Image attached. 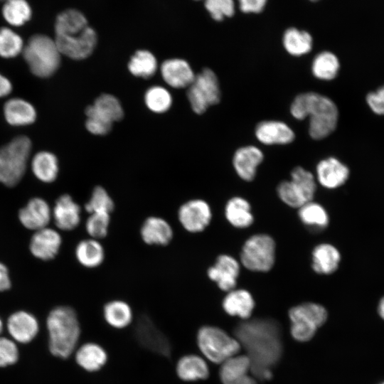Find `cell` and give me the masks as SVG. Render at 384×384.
I'll use <instances>...</instances> for the list:
<instances>
[{"label": "cell", "instance_id": "obj_1", "mask_svg": "<svg viewBox=\"0 0 384 384\" xmlns=\"http://www.w3.org/2000/svg\"><path fill=\"white\" fill-rule=\"evenodd\" d=\"M279 324L270 319H255L240 323L235 329V335L247 352L253 375L260 380H269L270 368L282 354Z\"/></svg>", "mask_w": 384, "mask_h": 384}, {"label": "cell", "instance_id": "obj_2", "mask_svg": "<svg viewBox=\"0 0 384 384\" xmlns=\"http://www.w3.org/2000/svg\"><path fill=\"white\" fill-rule=\"evenodd\" d=\"M54 40L61 54L82 60L92 53L97 35L82 13L68 9L57 16Z\"/></svg>", "mask_w": 384, "mask_h": 384}, {"label": "cell", "instance_id": "obj_3", "mask_svg": "<svg viewBox=\"0 0 384 384\" xmlns=\"http://www.w3.org/2000/svg\"><path fill=\"white\" fill-rule=\"evenodd\" d=\"M290 112L299 120L309 117V133L312 139H324L336 127L337 107L330 98L321 94L311 92L298 95L291 105Z\"/></svg>", "mask_w": 384, "mask_h": 384}, {"label": "cell", "instance_id": "obj_4", "mask_svg": "<svg viewBox=\"0 0 384 384\" xmlns=\"http://www.w3.org/2000/svg\"><path fill=\"white\" fill-rule=\"evenodd\" d=\"M49 348L55 356L67 358L75 349L80 336L78 315L70 306H58L47 318Z\"/></svg>", "mask_w": 384, "mask_h": 384}, {"label": "cell", "instance_id": "obj_5", "mask_svg": "<svg viewBox=\"0 0 384 384\" xmlns=\"http://www.w3.org/2000/svg\"><path fill=\"white\" fill-rule=\"evenodd\" d=\"M22 53L30 70L37 77H50L60 66L61 53L55 40L46 35L31 36Z\"/></svg>", "mask_w": 384, "mask_h": 384}, {"label": "cell", "instance_id": "obj_6", "mask_svg": "<svg viewBox=\"0 0 384 384\" xmlns=\"http://www.w3.org/2000/svg\"><path fill=\"white\" fill-rule=\"evenodd\" d=\"M32 144L26 136H18L0 148V183L16 186L23 176Z\"/></svg>", "mask_w": 384, "mask_h": 384}, {"label": "cell", "instance_id": "obj_7", "mask_svg": "<svg viewBox=\"0 0 384 384\" xmlns=\"http://www.w3.org/2000/svg\"><path fill=\"white\" fill-rule=\"evenodd\" d=\"M197 344L203 355L214 363H223L235 356L240 349L237 339L223 330L212 326H204L197 333Z\"/></svg>", "mask_w": 384, "mask_h": 384}, {"label": "cell", "instance_id": "obj_8", "mask_svg": "<svg viewBox=\"0 0 384 384\" xmlns=\"http://www.w3.org/2000/svg\"><path fill=\"white\" fill-rule=\"evenodd\" d=\"M291 334L299 341H307L327 319L326 309L318 304L304 303L292 307L289 311Z\"/></svg>", "mask_w": 384, "mask_h": 384}, {"label": "cell", "instance_id": "obj_9", "mask_svg": "<svg viewBox=\"0 0 384 384\" xmlns=\"http://www.w3.org/2000/svg\"><path fill=\"white\" fill-rule=\"evenodd\" d=\"M274 260L275 243L270 235H255L245 242L240 260L247 269L255 272H268L274 265Z\"/></svg>", "mask_w": 384, "mask_h": 384}, {"label": "cell", "instance_id": "obj_10", "mask_svg": "<svg viewBox=\"0 0 384 384\" xmlns=\"http://www.w3.org/2000/svg\"><path fill=\"white\" fill-rule=\"evenodd\" d=\"M188 98L193 110L202 114L207 108L219 102L220 90L216 75L209 68L203 69L196 75L188 86Z\"/></svg>", "mask_w": 384, "mask_h": 384}, {"label": "cell", "instance_id": "obj_11", "mask_svg": "<svg viewBox=\"0 0 384 384\" xmlns=\"http://www.w3.org/2000/svg\"><path fill=\"white\" fill-rule=\"evenodd\" d=\"M176 219L181 228L188 233L198 234L210 225L212 210L209 203L201 198H191L180 203Z\"/></svg>", "mask_w": 384, "mask_h": 384}, {"label": "cell", "instance_id": "obj_12", "mask_svg": "<svg viewBox=\"0 0 384 384\" xmlns=\"http://www.w3.org/2000/svg\"><path fill=\"white\" fill-rule=\"evenodd\" d=\"M139 235L146 246L165 247L173 242L175 233L166 218L159 215H149L142 220Z\"/></svg>", "mask_w": 384, "mask_h": 384}, {"label": "cell", "instance_id": "obj_13", "mask_svg": "<svg viewBox=\"0 0 384 384\" xmlns=\"http://www.w3.org/2000/svg\"><path fill=\"white\" fill-rule=\"evenodd\" d=\"M137 341L145 348L164 356H169L171 346L169 338L147 317H142L135 328Z\"/></svg>", "mask_w": 384, "mask_h": 384}, {"label": "cell", "instance_id": "obj_14", "mask_svg": "<svg viewBox=\"0 0 384 384\" xmlns=\"http://www.w3.org/2000/svg\"><path fill=\"white\" fill-rule=\"evenodd\" d=\"M82 208L69 194H63L56 200L52 216L56 227L61 230L71 231L82 221Z\"/></svg>", "mask_w": 384, "mask_h": 384}, {"label": "cell", "instance_id": "obj_15", "mask_svg": "<svg viewBox=\"0 0 384 384\" xmlns=\"http://www.w3.org/2000/svg\"><path fill=\"white\" fill-rule=\"evenodd\" d=\"M240 272L238 262L228 255H219L207 270V276L223 291L233 289Z\"/></svg>", "mask_w": 384, "mask_h": 384}, {"label": "cell", "instance_id": "obj_16", "mask_svg": "<svg viewBox=\"0 0 384 384\" xmlns=\"http://www.w3.org/2000/svg\"><path fill=\"white\" fill-rule=\"evenodd\" d=\"M62 242L58 231L46 227L36 230L33 235L30 242V251L38 259L50 260L58 255Z\"/></svg>", "mask_w": 384, "mask_h": 384}, {"label": "cell", "instance_id": "obj_17", "mask_svg": "<svg viewBox=\"0 0 384 384\" xmlns=\"http://www.w3.org/2000/svg\"><path fill=\"white\" fill-rule=\"evenodd\" d=\"M75 257L82 267L94 270L104 265L107 251L102 241L87 237L77 243Z\"/></svg>", "mask_w": 384, "mask_h": 384}, {"label": "cell", "instance_id": "obj_18", "mask_svg": "<svg viewBox=\"0 0 384 384\" xmlns=\"http://www.w3.org/2000/svg\"><path fill=\"white\" fill-rule=\"evenodd\" d=\"M52 217L48 203L41 198H31L18 212V218L26 228L38 230L46 228Z\"/></svg>", "mask_w": 384, "mask_h": 384}, {"label": "cell", "instance_id": "obj_19", "mask_svg": "<svg viewBox=\"0 0 384 384\" xmlns=\"http://www.w3.org/2000/svg\"><path fill=\"white\" fill-rule=\"evenodd\" d=\"M251 361L247 356H234L225 361L220 370V377L223 384H257L248 375Z\"/></svg>", "mask_w": 384, "mask_h": 384}, {"label": "cell", "instance_id": "obj_20", "mask_svg": "<svg viewBox=\"0 0 384 384\" xmlns=\"http://www.w3.org/2000/svg\"><path fill=\"white\" fill-rule=\"evenodd\" d=\"M319 183L326 188H336L343 185L349 176L348 168L334 157L321 160L316 166Z\"/></svg>", "mask_w": 384, "mask_h": 384}, {"label": "cell", "instance_id": "obj_21", "mask_svg": "<svg viewBox=\"0 0 384 384\" xmlns=\"http://www.w3.org/2000/svg\"><path fill=\"white\" fill-rule=\"evenodd\" d=\"M255 136L261 143L267 145L289 144L295 137L291 127L283 122L275 120L260 122L255 129Z\"/></svg>", "mask_w": 384, "mask_h": 384}, {"label": "cell", "instance_id": "obj_22", "mask_svg": "<svg viewBox=\"0 0 384 384\" xmlns=\"http://www.w3.org/2000/svg\"><path fill=\"white\" fill-rule=\"evenodd\" d=\"M261 150L255 146L238 149L233 156V164L238 175L247 181H252L258 165L263 160Z\"/></svg>", "mask_w": 384, "mask_h": 384}, {"label": "cell", "instance_id": "obj_23", "mask_svg": "<svg viewBox=\"0 0 384 384\" xmlns=\"http://www.w3.org/2000/svg\"><path fill=\"white\" fill-rule=\"evenodd\" d=\"M161 73L164 81L175 88L188 87L196 75L189 64L182 59H169L161 65Z\"/></svg>", "mask_w": 384, "mask_h": 384}, {"label": "cell", "instance_id": "obj_24", "mask_svg": "<svg viewBox=\"0 0 384 384\" xmlns=\"http://www.w3.org/2000/svg\"><path fill=\"white\" fill-rule=\"evenodd\" d=\"M7 329L11 336L19 343L33 340L38 331V324L34 316L24 311L12 314L7 321Z\"/></svg>", "mask_w": 384, "mask_h": 384}, {"label": "cell", "instance_id": "obj_25", "mask_svg": "<svg viewBox=\"0 0 384 384\" xmlns=\"http://www.w3.org/2000/svg\"><path fill=\"white\" fill-rule=\"evenodd\" d=\"M85 113L87 117L95 118L110 124L122 119L124 114L119 101L109 94H103L98 97L93 105L86 108Z\"/></svg>", "mask_w": 384, "mask_h": 384}, {"label": "cell", "instance_id": "obj_26", "mask_svg": "<svg viewBox=\"0 0 384 384\" xmlns=\"http://www.w3.org/2000/svg\"><path fill=\"white\" fill-rule=\"evenodd\" d=\"M102 316L111 327L122 329L129 326L133 321L132 308L126 300L116 298L106 302L102 306Z\"/></svg>", "mask_w": 384, "mask_h": 384}, {"label": "cell", "instance_id": "obj_27", "mask_svg": "<svg viewBox=\"0 0 384 384\" xmlns=\"http://www.w3.org/2000/svg\"><path fill=\"white\" fill-rule=\"evenodd\" d=\"M6 122L12 126H26L36 119V110L29 102L18 97L9 99L4 106Z\"/></svg>", "mask_w": 384, "mask_h": 384}, {"label": "cell", "instance_id": "obj_28", "mask_svg": "<svg viewBox=\"0 0 384 384\" xmlns=\"http://www.w3.org/2000/svg\"><path fill=\"white\" fill-rule=\"evenodd\" d=\"M255 302L251 294L245 289H232L223 301V308L230 316L247 319L251 316Z\"/></svg>", "mask_w": 384, "mask_h": 384}, {"label": "cell", "instance_id": "obj_29", "mask_svg": "<svg viewBox=\"0 0 384 384\" xmlns=\"http://www.w3.org/2000/svg\"><path fill=\"white\" fill-rule=\"evenodd\" d=\"M178 377L186 382L205 380L209 375L208 366L205 360L195 354L180 358L176 366Z\"/></svg>", "mask_w": 384, "mask_h": 384}, {"label": "cell", "instance_id": "obj_30", "mask_svg": "<svg viewBox=\"0 0 384 384\" xmlns=\"http://www.w3.org/2000/svg\"><path fill=\"white\" fill-rule=\"evenodd\" d=\"M77 363L86 371L96 372L107 361V353L98 343L89 342L82 345L75 353Z\"/></svg>", "mask_w": 384, "mask_h": 384}, {"label": "cell", "instance_id": "obj_31", "mask_svg": "<svg viewBox=\"0 0 384 384\" xmlns=\"http://www.w3.org/2000/svg\"><path fill=\"white\" fill-rule=\"evenodd\" d=\"M340 260L339 251L329 243L318 245L312 252V268L318 274H329L334 272Z\"/></svg>", "mask_w": 384, "mask_h": 384}, {"label": "cell", "instance_id": "obj_32", "mask_svg": "<svg viewBox=\"0 0 384 384\" xmlns=\"http://www.w3.org/2000/svg\"><path fill=\"white\" fill-rule=\"evenodd\" d=\"M31 168L38 180L44 183H51L56 179L58 174V159L50 151H39L33 156Z\"/></svg>", "mask_w": 384, "mask_h": 384}, {"label": "cell", "instance_id": "obj_33", "mask_svg": "<svg viewBox=\"0 0 384 384\" xmlns=\"http://www.w3.org/2000/svg\"><path fill=\"white\" fill-rule=\"evenodd\" d=\"M225 215L228 222L238 228L249 227L254 220L250 205L241 197H233L227 202Z\"/></svg>", "mask_w": 384, "mask_h": 384}, {"label": "cell", "instance_id": "obj_34", "mask_svg": "<svg viewBox=\"0 0 384 384\" xmlns=\"http://www.w3.org/2000/svg\"><path fill=\"white\" fill-rule=\"evenodd\" d=\"M301 221L313 230H321L329 224V215L320 204L309 201L299 208Z\"/></svg>", "mask_w": 384, "mask_h": 384}, {"label": "cell", "instance_id": "obj_35", "mask_svg": "<svg viewBox=\"0 0 384 384\" xmlns=\"http://www.w3.org/2000/svg\"><path fill=\"white\" fill-rule=\"evenodd\" d=\"M283 45L290 55L300 56L311 50L312 38L306 31L291 28L284 33Z\"/></svg>", "mask_w": 384, "mask_h": 384}, {"label": "cell", "instance_id": "obj_36", "mask_svg": "<svg viewBox=\"0 0 384 384\" xmlns=\"http://www.w3.org/2000/svg\"><path fill=\"white\" fill-rule=\"evenodd\" d=\"M115 208L116 203L114 198L102 186H96L93 188L89 198L83 206V209L87 214L105 213L112 215Z\"/></svg>", "mask_w": 384, "mask_h": 384}, {"label": "cell", "instance_id": "obj_37", "mask_svg": "<svg viewBox=\"0 0 384 384\" xmlns=\"http://www.w3.org/2000/svg\"><path fill=\"white\" fill-rule=\"evenodd\" d=\"M340 64L337 57L332 53L324 51L314 58L311 71L314 77L322 80H331L336 78Z\"/></svg>", "mask_w": 384, "mask_h": 384}, {"label": "cell", "instance_id": "obj_38", "mask_svg": "<svg viewBox=\"0 0 384 384\" xmlns=\"http://www.w3.org/2000/svg\"><path fill=\"white\" fill-rule=\"evenodd\" d=\"M111 225L112 214L92 213L87 214L84 228L87 237L102 241L108 237Z\"/></svg>", "mask_w": 384, "mask_h": 384}, {"label": "cell", "instance_id": "obj_39", "mask_svg": "<svg viewBox=\"0 0 384 384\" xmlns=\"http://www.w3.org/2000/svg\"><path fill=\"white\" fill-rule=\"evenodd\" d=\"M128 68L134 75L148 78L154 75L156 71V59L148 50H138L131 58L128 64Z\"/></svg>", "mask_w": 384, "mask_h": 384}, {"label": "cell", "instance_id": "obj_40", "mask_svg": "<svg viewBox=\"0 0 384 384\" xmlns=\"http://www.w3.org/2000/svg\"><path fill=\"white\" fill-rule=\"evenodd\" d=\"M2 14L9 24L19 26L30 19L31 10L26 0H6Z\"/></svg>", "mask_w": 384, "mask_h": 384}, {"label": "cell", "instance_id": "obj_41", "mask_svg": "<svg viewBox=\"0 0 384 384\" xmlns=\"http://www.w3.org/2000/svg\"><path fill=\"white\" fill-rule=\"evenodd\" d=\"M24 45L21 36L9 28H0V56L11 58L22 53Z\"/></svg>", "mask_w": 384, "mask_h": 384}, {"label": "cell", "instance_id": "obj_42", "mask_svg": "<svg viewBox=\"0 0 384 384\" xmlns=\"http://www.w3.org/2000/svg\"><path fill=\"white\" fill-rule=\"evenodd\" d=\"M144 99L149 109L158 113L168 110L172 102L169 91L160 86H154L147 90Z\"/></svg>", "mask_w": 384, "mask_h": 384}, {"label": "cell", "instance_id": "obj_43", "mask_svg": "<svg viewBox=\"0 0 384 384\" xmlns=\"http://www.w3.org/2000/svg\"><path fill=\"white\" fill-rule=\"evenodd\" d=\"M291 181L303 194L307 202L311 201L316 185L313 174L302 167H295L291 173Z\"/></svg>", "mask_w": 384, "mask_h": 384}, {"label": "cell", "instance_id": "obj_44", "mask_svg": "<svg viewBox=\"0 0 384 384\" xmlns=\"http://www.w3.org/2000/svg\"><path fill=\"white\" fill-rule=\"evenodd\" d=\"M277 193L280 199L292 208H300L307 203L303 194L292 181L281 182L278 186Z\"/></svg>", "mask_w": 384, "mask_h": 384}, {"label": "cell", "instance_id": "obj_45", "mask_svg": "<svg viewBox=\"0 0 384 384\" xmlns=\"http://www.w3.org/2000/svg\"><path fill=\"white\" fill-rule=\"evenodd\" d=\"M205 6L216 21L233 16L235 11L233 0H206Z\"/></svg>", "mask_w": 384, "mask_h": 384}, {"label": "cell", "instance_id": "obj_46", "mask_svg": "<svg viewBox=\"0 0 384 384\" xmlns=\"http://www.w3.org/2000/svg\"><path fill=\"white\" fill-rule=\"evenodd\" d=\"M18 358V351L15 343L5 337H0V367L15 363Z\"/></svg>", "mask_w": 384, "mask_h": 384}, {"label": "cell", "instance_id": "obj_47", "mask_svg": "<svg viewBox=\"0 0 384 384\" xmlns=\"http://www.w3.org/2000/svg\"><path fill=\"white\" fill-rule=\"evenodd\" d=\"M366 101L373 112L384 114V85L368 94Z\"/></svg>", "mask_w": 384, "mask_h": 384}, {"label": "cell", "instance_id": "obj_48", "mask_svg": "<svg viewBox=\"0 0 384 384\" xmlns=\"http://www.w3.org/2000/svg\"><path fill=\"white\" fill-rule=\"evenodd\" d=\"M85 125L90 133L97 135L106 134L112 128V124L92 117H87Z\"/></svg>", "mask_w": 384, "mask_h": 384}, {"label": "cell", "instance_id": "obj_49", "mask_svg": "<svg viewBox=\"0 0 384 384\" xmlns=\"http://www.w3.org/2000/svg\"><path fill=\"white\" fill-rule=\"evenodd\" d=\"M242 11L259 13L262 11L267 0H238Z\"/></svg>", "mask_w": 384, "mask_h": 384}, {"label": "cell", "instance_id": "obj_50", "mask_svg": "<svg viewBox=\"0 0 384 384\" xmlns=\"http://www.w3.org/2000/svg\"><path fill=\"white\" fill-rule=\"evenodd\" d=\"M10 287L11 281L8 269L4 264L0 262V292L7 290Z\"/></svg>", "mask_w": 384, "mask_h": 384}, {"label": "cell", "instance_id": "obj_51", "mask_svg": "<svg viewBox=\"0 0 384 384\" xmlns=\"http://www.w3.org/2000/svg\"><path fill=\"white\" fill-rule=\"evenodd\" d=\"M12 90L11 81L0 73V97L8 95Z\"/></svg>", "mask_w": 384, "mask_h": 384}, {"label": "cell", "instance_id": "obj_52", "mask_svg": "<svg viewBox=\"0 0 384 384\" xmlns=\"http://www.w3.org/2000/svg\"><path fill=\"white\" fill-rule=\"evenodd\" d=\"M378 311L380 316L384 320V297L380 300L378 306Z\"/></svg>", "mask_w": 384, "mask_h": 384}, {"label": "cell", "instance_id": "obj_53", "mask_svg": "<svg viewBox=\"0 0 384 384\" xmlns=\"http://www.w3.org/2000/svg\"><path fill=\"white\" fill-rule=\"evenodd\" d=\"M2 329H3V323L0 319V334L1 333L2 331Z\"/></svg>", "mask_w": 384, "mask_h": 384}, {"label": "cell", "instance_id": "obj_54", "mask_svg": "<svg viewBox=\"0 0 384 384\" xmlns=\"http://www.w3.org/2000/svg\"><path fill=\"white\" fill-rule=\"evenodd\" d=\"M311 1H316V0H311Z\"/></svg>", "mask_w": 384, "mask_h": 384}, {"label": "cell", "instance_id": "obj_55", "mask_svg": "<svg viewBox=\"0 0 384 384\" xmlns=\"http://www.w3.org/2000/svg\"><path fill=\"white\" fill-rule=\"evenodd\" d=\"M381 384H384V383H381Z\"/></svg>", "mask_w": 384, "mask_h": 384}, {"label": "cell", "instance_id": "obj_56", "mask_svg": "<svg viewBox=\"0 0 384 384\" xmlns=\"http://www.w3.org/2000/svg\"><path fill=\"white\" fill-rule=\"evenodd\" d=\"M6 1V0H5Z\"/></svg>", "mask_w": 384, "mask_h": 384}]
</instances>
